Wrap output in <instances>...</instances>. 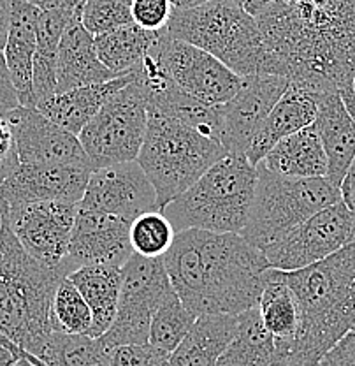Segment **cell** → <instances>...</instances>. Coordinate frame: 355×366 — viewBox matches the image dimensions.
Wrapping results in <instances>:
<instances>
[{
	"label": "cell",
	"mask_w": 355,
	"mask_h": 366,
	"mask_svg": "<svg viewBox=\"0 0 355 366\" xmlns=\"http://www.w3.org/2000/svg\"><path fill=\"white\" fill-rule=\"evenodd\" d=\"M280 274L299 310L284 366H319L355 324V242L316 264Z\"/></svg>",
	"instance_id": "obj_2"
},
{
	"label": "cell",
	"mask_w": 355,
	"mask_h": 366,
	"mask_svg": "<svg viewBox=\"0 0 355 366\" xmlns=\"http://www.w3.org/2000/svg\"><path fill=\"white\" fill-rule=\"evenodd\" d=\"M13 363H6V365H0V366H11Z\"/></svg>",
	"instance_id": "obj_48"
},
{
	"label": "cell",
	"mask_w": 355,
	"mask_h": 366,
	"mask_svg": "<svg viewBox=\"0 0 355 366\" xmlns=\"http://www.w3.org/2000/svg\"><path fill=\"white\" fill-rule=\"evenodd\" d=\"M150 49L179 89L204 104L222 106L231 101L241 86V76L209 53L173 39L166 29L156 32V39Z\"/></svg>",
	"instance_id": "obj_11"
},
{
	"label": "cell",
	"mask_w": 355,
	"mask_h": 366,
	"mask_svg": "<svg viewBox=\"0 0 355 366\" xmlns=\"http://www.w3.org/2000/svg\"><path fill=\"white\" fill-rule=\"evenodd\" d=\"M354 242H355V238H354Z\"/></svg>",
	"instance_id": "obj_49"
},
{
	"label": "cell",
	"mask_w": 355,
	"mask_h": 366,
	"mask_svg": "<svg viewBox=\"0 0 355 366\" xmlns=\"http://www.w3.org/2000/svg\"><path fill=\"white\" fill-rule=\"evenodd\" d=\"M109 354L101 338L53 331L39 361L44 366H109Z\"/></svg>",
	"instance_id": "obj_30"
},
{
	"label": "cell",
	"mask_w": 355,
	"mask_h": 366,
	"mask_svg": "<svg viewBox=\"0 0 355 366\" xmlns=\"http://www.w3.org/2000/svg\"><path fill=\"white\" fill-rule=\"evenodd\" d=\"M196 319L197 315L186 310L174 289H171L151 317L148 343L171 356L186 337Z\"/></svg>",
	"instance_id": "obj_31"
},
{
	"label": "cell",
	"mask_w": 355,
	"mask_h": 366,
	"mask_svg": "<svg viewBox=\"0 0 355 366\" xmlns=\"http://www.w3.org/2000/svg\"><path fill=\"white\" fill-rule=\"evenodd\" d=\"M162 261L174 292L197 317L257 307L271 269L262 250L241 234L201 229L176 232Z\"/></svg>",
	"instance_id": "obj_1"
},
{
	"label": "cell",
	"mask_w": 355,
	"mask_h": 366,
	"mask_svg": "<svg viewBox=\"0 0 355 366\" xmlns=\"http://www.w3.org/2000/svg\"><path fill=\"white\" fill-rule=\"evenodd\" d=\"M41 9L25 0H13L9 34L4 46V60L9 71L11 81L16 90L20 106L36 108L32 90L34 55L37 48V23Z\"/></svg>",
	"instance_id": "obj_19"
},
{
	"label": "cell",
	"mask_w": 355,
	"mask_h": 366,
	"mask_svg": "<svg viewBox=\"0 0 355 366\" xmlns=\"http://www.w3.org/2000/svg\"><path fill=\"white\" fill-rule=\"evenodd\" d=\"M11 366H39V365L32 363V361L26 360V357H18V360L14 361V363L11 365Z\"/></svg>",
	"instance_id": "obj_46"
},
{
	"label": "cell",
	"mask_w": 355,
	"mask_h": 366,
	"mask_svg": "<svg viewBox=\"0 0 355 366\" xmlns=\"http://www.w3.org/2000/svg\"><path fill=\"white\" fill-rule=\"evenodd\" d=\"M2 224H4V217H2V206H0V231H2Z\"/></svg>",
	"instance_id": "obj_47"
},
{
	"label": "cell",
	"mask_w": 355,
	"mask_h": 366,
	"mask_svg": "<svg viewBox=\"0 0 355 366\" xmlns=\"http://www.w3.org/2000/svg\"><path fill=\"white\" fill-rule=\"evenodd\" d=\"M64 278L66 274L41 264L23 249L4 219L0 231V337L20 350V357L39 361L53 333L51 305Z\"/></svg>",
	"instance_id": "obj_3"
},
{
	"label": "cell",
	"mask_w": 355,
	"mask_h": 366,
	"mask_svg": "<svg viewBox=\"0 0 355 366\" xmlns=\"http://www.w3.org/2000/svg\"><path fill=\"white\" fill-rule=\"evenodd\" d=\"M238 333V315H199L169 356V366H216Z\"/></svg>",
	"instance_id": "obj_23"
},
{
	"label": "cell",
	"mask_w": 355,
	"mask_h": 366,
	"mask_svg": "<svg viewBox=\"0 0 355 366\" xmlns=\"http://www.w3.org/2000/svg\"><path fill=\"white\" fill-rule=\"evenodd\" d=\"M339 201L341 190L327 178L280 177L259 164L254 203L241 236L262 250Z\"/></svg>",
	"instance_id": "obj_7"
},
{
	"label": "cell",
	"mask_w": 355,
	"mask_h": 366,
	"mask_svg": "<svg viewBox=\"0 0 355 366\" xmlns=\"http://www.w3.org/2000/svg\"><path fill=\"white\" fill-rule=\"evenodd\" d=\"M166 32L219 59L236 74L278 76L259 23L232 0H211L192 9H173Z\"/></svg>",
	"instance_id": "obj_4"
},
{
	"label": "cell",
	"mask_w": 355,
	"mask_h": 366,
	"mask_svg": "<svg viewBox=\"0 0 355 366\" xmlns=\"http://www.w3.org/2000/svg\"><path fill=\"white\" fill-rule=\"evenodd\" d=\"M79 208L120 217L129 224L148 212H160L154 185L137 160L91 171Z\"/></svg>",
	"instance_id": "obj_13"
},
{
	"label": "cell",
	"mask_w": 355,
	"mask_h": 366,
	"mask_svg": "<svg viewBox=\"0 0 355 366\" xmlns=\"http://www.w3.org/2000/svg\"><path fill=\"white\" fill-rule=\"evenodd\" d=\"M116 78L95 51V37L83 26L81 20H74L64 32L56 59V94L81 86L99 85Z\"/></svg>",
	"instance_id": "obj_21"
},
{
	"label": "cell",
	"mask_w": 355,
	"mask_h": 366,
	"mask_svg": "<svg viewBox=\"0 0 355 366\" xmlns=\"http://www.w3.org/2000/svg\"><path fill=\"white\" fill-rule=\"evenodd\" d=\"M173 14L171 0H132V21L139 29L159 32L166 29Z\"/></svg>",
	"instance_id": "obj_36"
},
{
	"label": "cell",
	"mask_w": 355,
	"mask_h": 366,
	"mask_svg": "<svg viewBox=\"0 0 355 366\" xmlns=\"http://www.w3.org/2000/svg\"><path fill=\"white\" fill-rule=\"evenodd\" d=\"M74 20H81V11L59 7L41 11L37 23V48L34 55L32 90L36 108L56 95V59L64 32Z\"/></svg>",
	"instance_id": "obj_24"
},
{
	"label": "cell",
	"mask_w": 355,
	"mask_h": 366,
	"mask_svg": "<svg viewBox=\"0 0 355 366\" xmlns=\"http://www.w3.org/2000/svg\"><path fill=\"white\" fill-rule=\"evenodd\" d=\"M173 224L162 212H148L131 224L132 252L143 257H164L174 242Z\"/></svg>",
	"instance_id": "obj_33"
},
{
	"label": "cell",
	"mask_w": 355,
	"mask_h": 366,
	"mask_svg": "<svg viewBox=\"0 0 355 366\" xmlns=\"http://www.w3.org/2000/svg\"><path fill=\"white\" fill-rule=\"evenodd\" d=\"M2 215L20 245L36 261L69 277L67 254L79 204L44 201L7 206L0 201Z\"/></svg>",
	"instance_id": "obj_12"
},
{
	"label": "cell",
	"mask_w": 355,
	"mask_h": 366,
	"mask_svg": "<svg viewBox=\"0 0 355 366\" xmlns=\"http://www.w3.org/2000/svg\"><path fill=\"white\" fill-rule=\"evenodd\" d=\"M53 331L67 335H89L94 330V315L76 285L66 277L60 282L51 305Z\"/></svg>",
	"instance_id": "obj_32"
},
{
	"label": "cell",
	"mask_w": 355,
	"mask_h": 366,
	"mask_svg": "<svg viewBox=\"0 0 355 366\" xmlns=\"http://www.w3.org/2000/svg\"><path fill=\"white\" fill-rule=\"evenodd\" d=\"M90 174V167L64 164H20L0 185V201L7 206L44 201H66L79 204Z\"/></svg>",
	"instance_id": "obj_17"
},
{
	"label": "cell",
	"mask_w": 355,
	"mask_h": 366,
	"mask_svg": "<svg viewBox=\"0 0 355 366\" xmlns=\"http://www.w3.org/2000/svg\"><path fill=\"white\" fill-rule=\"evenodd\" d=\"M257 307L262 324L274 337L276 350L284 363L285 352H287L290 342L296 337L297 326H299V310H297L296 297L278 269L271 268L267 272L266 287Z\"/></svg>",
	"instance_id": "obj_28"
},
{
	"label": "cell",
	"mask_w": 355,
	"mask_h": 366,
	"mask_svg": "<svg viewBox=\"0 0 355 366\" xmlns=\"http://www.w3.org/2000/svg\"><path fill=\"white\" fill-rule=\"evenodd\" d=\"M290 81L273 74H254L243 78L234 97L222 104L220 143L229 155H244L255 132L264 124Z\"/></svg>",
	"instance_id": "obj_14"
},
{
	"label": "cell",
	"mask_w": 355,
	"mask_h": 366,
	"mask_svg": "<svg viewBox=\"0 0 355 366\" xmlns=\"http://www.w3.org/2000/svg\"><path fill=\"white\" fill-rule=\"evenodd\" d=\"M232 2L238 4L239 7H243L248 14H251V16L255 18L261 11H264L269 4H273L274 0H232Z\"/></svg>",
	"instance_id": "obj_43"
},
{
	"label": "cell",
	"mask_w": 355,
	"mask_h": 366,
	"mask_svg": "<svg viewBox=\"0 0 355 366\" xmlns=\"http://www.w3.org/2000/svg\"><path fill=\"white\" fill-rule=\"evenodd\" d=\"M316 134L327 157V180L339 189L355 157V124L338 92L316 95Z\"/></svg>",
	"instance_id": "obj_20"
},
{
	"label": "cell",
	"mask_w": 355,
	"mask_h": 366,
	"mask_svg": "<svg viewBox=\"0 0 355 366\" xmlns=\"http://www.w3.org/2000/svg\"><path fill=\"white\" fill-rule=\"evenodd\" d=\"M261 164L280 177L327 178L326 152L313 125L281 139Z\"/></svg>",
	"instance_id": "obj_25"
},
{
	"label": "cell",
	"mask_w": 355,
	"mask_h": 366,
	"mask_svg": "<svg viewBox=\"0 0 355 366\" xmlns=\"http://www.w3.org/2000/svg\"><path fill=\"white\" fill-rule=\"evenodd\" d=\"M16 361V357L13 356V354L9 352V350L6 349V347L0 343V365H6V363H14Z\"/></svg>",
	"instance_id": "obj_45"
},
{
	"label": "cell",
	"mask_w": 355,
	"mask_h": 366,
	"mask_svg": "<svg viewBox=\"0 0 355 366\" xmlns=\"http://www.w3.org/2000/svg\"><path fill=\"white\" fill-rule=\"evenodd\" d=\"M316 118V95L301 86L289 85L280 101L274 104L267 114L264 124L261 125L246 148L244 157L251 166L257 167L262 159L285 137L296 134L303 129L311 127Z\"/></svg>",
	"instance_id": "obj_18"
},
{
	"label": "cell",
	"mask_w": 355,
	"mask_h": 366,
	"mask_svg": "<svg viewBox=\"0 0 355 366\" xmlns=\"http://www.w3.org/2000/svg\"><path fill=\"white\" fill-rule=\"evenodd\" d=\"M134 74L120 76L111 81L99 83V85L81 86V89L69 90L66 94L53 95L48 101L37 104V112L43 113L53 124L60 125L71 134L79 136L91 118L101 112L102 106L113 97L116 92L127 86L132 81Z\"/></svg>",
	"instance_id": "obj_22"
},
{
	"label": "cell",
	"mask_w": 355,
	"mask_h": 366,
	"mask_svg": "<svg viewBox=\"0 0 355 366\" xmlns=\"http://www.w3.org/2000/svg\"><path fill=\"white\" fill-rule=\"evenodd\" d=\"M171 289L173 285L162 257L150 259L132 254L121 266L116 317L111 327L101 337L106 349L148 343L151 317Z\"/></svg>",
	"instance_id": "obj_9"
},
{
	"label": "cell",
	"mask_w": 355,
	"mask_h": 366,
	"mask_svg": "<svg viewBox=\"0 0 355 366\" xmlns=\"http://www.w3.org/2000/svg\"><path fill=\"white\" fill-rule=\"evenodd\" d=\"M208 2H211V0H171L173 9H192V7L202 6V4Z\"/></svg>",
	"instance_id": "obj_44"
},
{
	"label": "cell",
	"mask_w": 355,
	"mask_h": 366,
	"mask_svg": "<svg viewBox=\"0 0 355 366\" xmlns=\"http://www.w3.org/2000/svg\"><path fill=\"white\" fill-rule=\"evenodd\" d=\"M94 315L91 338H101L116 317L121 287V268L106 264L81 266L69 274Z\"/></svg>",
	"instance_id": "obj_26"
},
{
	"label": "cell",
	"mask_w": 355,
	"mask_h": 366,
	"mask_svg": "<svg viewBox=\"0 0 355 366\" xmlns=\"http://www.w3.org/2000/svg\"><path fill=\"white\" fill-rule=\"evenodd\" d=\"M339 97H341L346 112H349L350 118H352L355 124V76L352 78V81H350V85H346L345 89L339 92Z\"/></svg>",
	"instance_id": "obj_42"
},
{
	"label": "cell",
	"mask_w": 355,
	"mask_h": 366,
	"mask_svg": "<svg viewBox=\"0 0 355 366\" xmlns=\"http://www.w3.org/2000/svg\"><path fill=\"white\" fill-rule=\"evenodd\" d=\"M6 118L13 129L20 164H64L91 169L78 136L53 124L36 108L18 106Z\"/></svg>",
	"instance_id": "obj_15"
},
{
	"label": "cell",
	"mask_w": 355,
	"mask_h": 366,
	"mask_svg": "<svg viewBox=\"0 0 355 366\" xmlns=\"http://www.w3.org/2000/svg\"><path fill=\"white\" fill-rule=\"evenodd\" d=\"M109 366H169V354L150 343L116 347L109 354Z\"/></svg>",
	"instance_id": "obj_35"
},
{
	"label": "cell",
	"mask_w": 355,
	"mask_h": 366,
	"mask_svg": "<svg viewBox=\"0 0 355 366\" xmlns=\"http://www.w3.org/2000/svg\"><path fill=\"white\" fill-rule=\"evenodd\" d=\"M319 366H355V324L322 357Z\"/></svg>",
	"instance_id": "obj_38"
},
{
	"label": "cell",
	"mask_w": 355,
	"mask_h": 366,
	"mask_svg": "<svg viewBox=\"0 0 355 366\" xmlns=\"http://www.w3.org/2000/svg\"><path fill=\"white\" fill-rule=\"evenodd\" d=\"M132 254L131 224L127 220L91 209H78L66 259L69 272L91 264L121 268Z\"/></svg>",
	"instance_id": "obj_16"
},
{
	"label": "cell",
	"mask_w": 355,
	"mask_h": 366,
	"mask_svg": "<svg viewBox=\"0 0 355 366\" xmlns=\"http://www.w3.org/2000/svg\"><path fill=\"white\" fill-rule=\"evenodd\" d=\"M355 238V212L343 201L315 213L284 238L262 249L269 268L297 272L331 257Z\"/></svg>",
	"instance_id": "obj_10"
},
{
	"label": "cell",
	"mask_w": 355,
	"mask_h": 366,
	"mask_svg": "<svg viewBox=\"0 0 355 366\" xmlns=\"http://www.w3.org/2000/svg\"><path fill=\"white\" fill-rule=\"evenodd\" d=\"M20 166L13 129L6 117H0V185Z\"/></svg>",
	"instance_id": "obj_37"
},
{
	"label": "cell",
	"mask_w": 355,
	"mask_h": 366,
	"mask_svg": "<svg viewBox=\"0 0 355 366\" xmlns=\"http://www.w3.org/2000/svg\"><path fill=\"white\" fill-rule=\"evenodd\" d=\"M25 2L32 4V6H36L41 11L69 7V9H78L83 13V6H85V0H25Z\"/></svg>",
	"instance_id": "obj_40"
},
{
	"label": "cell",
	"mask_w": 355,
	"mask_h": 366,
	"mask_svg": "<svg viewBox=\"0 0 355 366\" xmlns=\"http://www.w3.org/2000/svg\"><path fill=\"white\" fill-rule=\"evenodd\" d=\"M257 167L244 155H225L162 209L174 231L201 229L241 234L254 203Z\"/></svg>",
	"instance_id": "obj_5"
},
{
	"label": "cell",
	"mask_w": 355,
	"mask_h": 366,
	"mask_svg": "<svg viewBox=\"0 0 355 366\" xmlns=\"http://www.w3.org/2000/svg\"><path fill=\"white\" fill-rule=\"evenodd\" d=\"M81 23L94 37L132 25V0H85Z\"/></svg>",
	"instance_id": "obj_34"
},
{
	"label": "cell",
	"mask_w": 355,
	"mask_h": 366,
	"mask_svg": "<svg viewBox=\"0 0 355 366\" xmlns=\"http://www.w3.org/2000/svg\"><path fill=\"white\" fill-rule=\"evenodd\" d=\"M216 366H284L274 337L262 324L259 307L238 315V333Z\"/></svg>",
	"instance_id": "obj_27"
},
{
	"label": "cell",
	"mask_w": 355,
	"mask_h": 366,
	"mask_svg": "<svg viewBox=\"0 0 355 366\" xmlns=\"http://www.w3.org/2000/svg\"><path fill=\"white\" fill-rule=\"evenodd\" d=\"M225 155L229 154L220 141L174 118L148 113L146 136L137 164L154 185L162 212Z\"/></svg>",
	"instance_id": "obj_6"
},
{
	"label": "cell",
	"mask_w": 355,
	"mask_h": 366,
	"mask_svg": "<svg viewBox=\"0 0 355 366\" xmlns=\"http://www.w3.org/2000/svg\"><path fill=\"white\" fill-rule=\"evenodd\" d=\"M11 9H13V0H0V51H4L9 34Z\"/></svg>",
	"instance_id": "obj_41"
},
{
	"label": "cell",
	"mask_w": 355,
	"mask_h": 366,
	"mask_svg": "<svg viewBox=\"0 0 355 366\" xmlns=\"http://www.w3.org/2000/svg\"><path fill=\"white\" fill-rule=\"evenodd\" d=\"M146 127V101L134 74L132 81L116 92L85 125L78 139L95 171L137 160Z\"/></svg>",
	"instance_id": "obj_8"
},
{
	"label": "cell",
	"mask_w": 355,
	"mask_h": 366,
	"mask_svg": "<svg viewBox=\"0 0 355 366\" xmlns=\"http://www.w3.org/2000/svg\"><path fill=\"white\" fill-rule=\"evenodd\" d=\"M155 39L156 32L139 29L132 23L124 29L95 37V51H97L99 60L116 78H120L143 62Z\"/></svg>",
	"instance_id": "obj_29"
},
{
	"label": "cell",
	"mask_w": 355,
	"mask_h": 366,
	"mask_svg": "<svg viewBox=\"0 0 355 366\" xmlns=\"http://www.w3.org/2000/svg\"><path fill=\"white\" fill-rule=\"evenodd\" d=\"M339 190H341L343 203L349 206L352 212H355V157L352 160V164H350L349 171H346L345 178H343Z\"/></svg>",
	"instance_id": "obj_39"
}]
</instances>
